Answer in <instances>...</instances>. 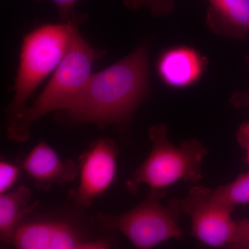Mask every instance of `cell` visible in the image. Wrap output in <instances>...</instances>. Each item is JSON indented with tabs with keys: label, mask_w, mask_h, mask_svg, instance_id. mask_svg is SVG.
<instances>
[{
	"label": "cell",
	"mask_w": 249,
	"mask_h": 249,
	"mask_svg": "<svg viewBox=\"0 0 249 249\" xmlns=\"http://www.w3.org/2000/svg\"><path fill=\"white\" fill-rule=\"evenodd\" d=\"M150 62L146 45L114 65L91 75L65 114L72 124H92L101 129L109 124L124 127L150 93Z\"/></svg>",
	"instance_id": "cell-1"
},
{
	"label": "cell",
	"mask_w": 249,
	"mask_h": 249,
	"mask_svg": "<svg viewBox=\"0 0 249 249\" xmlns=\"http://www.w3.org/2000/svg\"><path fill=\"white\" fill-rule=\"evenodd\" d=\"M98 53L80 36H73L68 50L53 72L43 91L31 107L9 122L7 136L15 142H26L34 121L54 111L67 110L91 78L93 62Z\"/></svg>",
	"instance_id": "cell-2"
},
{
	"label": "cell",
	"mask_w": 249,
	"mask_h": 249,
	"mask_svg": "<svg viewBox=\"0 0 249 249\" xmlns=\"http://www.w3.org/2000/svg\"><path fill=\"white\" fill-rule=\"evenodd\" d=\"M86 15L69 22L41 26L23 40L19 67L15 80L14 99L6 109L10 121L27 108L26 103L41 82L55 71L71 45Z\"/></svg>",
	"instance_id": "cell-3"
},
{
	"label": "cell",
	"mask_w": 249,
	"mask_h": 249,
	"mask_svg": "<svg viewBox=\"0 0 249 249\" xmlns=\"http://www.w3.org/2000/svg\"><path fill=\"white\" fill-rule=\"evenodd\" d=\"M148 136L152 148L147 158L134 170L126 182L129 193L136 194L142 186L164 190L180 181L196 183L202 178L201 163L208 149L196 139L174 145L168 138L165 124L150 127Z\"/></svg>",
	"instance_id": "cell-4"
},
{
	"label": "cell",
	"mask_w": 249,
	"mask_h": 249,
	"mask_svg": "<svg viewBox=\"0 0 249 249\" xmlns=\"http://www.w3.org/2000/svg\"><path fill=\"white\" fill-rule=\"evenodd\" d=\"M164 190L150 189L146 197L133 209L120 214L101 213L95 221L104 230L121 232L136 249H152L170 240L183 238L181 214L173 199L165 206Z\"/></svg>",
	"instance_id": "cell-5"
},
{
	"label": "cell",
	"mask_w": 249,
	"mask_h": 249,
	"mask_svg": "<svg viewBox=\"0 0 249 249\" xmlns=\"http://www.w3.org/2000/svg\"><path fill=\"white\" fill-rule=\"evenodd\" d=\"M181 215L191 221V235L203 245L215 249L228 248L233 235L235 208L217 200L213 190L195 186L185 197L173 199Z\"/></svg>",
	"instance_id": "cell-6"
},
{
	"label": "cell",
	"mask_w": 249,
	"mask_h": 249,
	"mask_svg": "<svg viewBox=\"0 0 249 249\" xmlns=\"http://www.w3.org/2000/svg\"><path fill=\"white\" fill-rule=\"evenodd\" d=\"M119 148L112 139L103 138L91 144L79 157V182L71 193L76 205L88 208L114 183L117 173Z\"/></svg>",
	"instance_id": "cell-7"
},
{
	"label": "cell",
	"mask_w": 249,
	"mask_h": 249,
	"mask_svg": "<svg viewBox=\"0 0 249 249\" xmlns=\"http://www.w3.org/2000/svg\"><path fill=\"white\" fill-rule=\"evenodd\" d=\"M85 240L78 224L58 217L23 219L14 239L16 249H77Z\"/></svg>",
	"instance_id": "cell-8"
},
{
	"label": "cell",
	"mask_w": 249,
	"mask_h": 249,
	"mask_svg": "<svg viewBox=\"0 0 249 249\" xmlns=\"http://www.w3.org/2000/svg\"><path fill=\"white\" fill-rule=\"evenodd\" d=\"M20 163L35 186L42 191H48L55 185L67 184L78 176V165L74 161L61 160L55 150L43 142L36 145Z\"/></svg>",
	"instance_id": "cell-9"
},
{
	"label": "cell",
	"mask_w": 249,
	"mask_h": 249,
	"mask_svg": "<svg viewBox=\"0 0 249 249\" xmlns=\"http://www.w3.org/2000/svg\"><path fill=\"white\" fill-rule=\"evenodd\" d=\"M207 63L206 58L196 49L178 46L160 54L157 71L167 86L173 89H185L201 79Z\"/></svg>",
	"instance_id": "cell-10"
},
{
	"label": "cell",
	"mask_w": 249,
	"mask_h": 249,
	"mask_svg": "<svg viewBox=\"0 0 249 249\" xmlns=\"http://www.w3.org/2000/svg\"><path fill=\"white\" fill-rule=\"evenodd\" d=\"M206 24L216 35L233 40L249 33V0H208Z\"/></svg>",
	"instance_id": "cell-11"
},
{
	"label": "cell",
	"mask_w": 249,
	"mask_h": 249,
	"mask_svg": "<svg viewBox=\"0 0 249 249\" xmlns=\"http://www.w3.org/2000/svg\"><path fill=\"white\" fill-rule=\"evenodd\" d=\"M31 191L20 186L0 195V249H12L16 232L36 204L29 206Z\"/></svg>",
	"instance_id": "cell-12"
},
{
	"label": "cell",
	"mask_w": 249,
	"mask_h": 249,
	"mask_svg": "<svg viewBox=\"0 0 249 249\" xmlns=\"http://www.w3.org/2000/svg\"><path fill=\"white\" fill-rule=\"evenodd\" d=\"M217 200L230 207L249 204V172L239 175L232 182L213 190Z\"/></svg>",
	"instance_id": "cell-13"
},
{
	"label": "cell",
	"mask_w": 249,
	"mask_h": 249,
	"mask_svg": "<svg viewBox=\"0 0 249 249\" xmlns=\"http://www.w3.org/2000/svg\"><path fill=\"white\" fill-rule=\"evenodd\" d=\"M124 3L129 10H147L155 17L169 16L175 8V0H124Z\"/></svg>",
	"instance_id": "cell-14"
},
{
	"label": "cell",
	"mask_w": 249,
	"mask_h": 249,
	"mask_svg": "<svg viewBox=\"0 0 249 249\" xmlns=\"http://www.w3.org/2000/svg\"><path fill=\"white\" fill-rule=\"evenodd\" d=\"M22 168L20 161L17 163L1 159L0 161V195L9 192L17 182Z\"/></svg>",
	"instance_id": "cell-15"
},
{
	"label": "cell",
	"mask_w": 249,
	"mask_h": 249,
	"mask_svg": "<svg viewBox=\"0 0 249 249\" xmlns=\"http://www.w3.org/2000/svg\"><path fill=\"white\" fill-rule=\"evenodd\" d=\"M229 249H249V219L235 220V230Z\"/></svg>",
	"instance_id": "cell-16"
},
{
	"label": "cell",
	"mask_w": 249,
	"mask_h": 249,
	"mask_svg": "<svg viewBox=\"0 0 249 249\" xmlns=\"http://www.w3.org/2000/svg\"><path fill=\"white\" fill-rule=\"evenodd\" d=\"M37 1L43 0H36ZM56 6L59 18L61 22H69L79 17L80 15L76 14L74 6L78 0H51Z\"/></svg>",
	"instance_id": "cell-17"
},
{
	"label": "cell",
	"mask_w": 249,
	"mask_h": 249,
	"mask_svg": "<svg viewBox=\"0 0 249 249\" xmlns=\"http://www.w3.org/2000/svg\"><path fill=\"white\" fill-rule=\"evenodd\" d=\"M114 237H101L94 240H86L77 249H120Z\"/></svg>",
	"instance_id": "cell-18"
},
{
	"label": "cell",
	"mask_w": 249,
	"mask_h": 249,
	"mask_svg": "<svg viewBox=\"0 0 249 249\" xmlns=\"http://www.w3.org/2000/svg\"><path fill=\"white\" fill-rule=\"evenodd\" d=\"M236 138L239 145L247 152V161L249 165V121L241 124L236 134Z\"/></svg>",
	"instance_id": "cell-19"
},
{
	"label": "cell",
	"mask_w": 249,
	"mask_h": 249,
	"mask_svg": "<svg viewBox=\"0 0 249 249\" xmlns=\"http://www.w3.org/2000/svg\"><path fill=\"white\" fill-rule=\"evenodd\" d=\"M230 104L232 107L240 108L248 107L249 108V90L245 92L235 91L232 93L230 98Z\"/></svg>",
	"instance_id": "cell-20"
}]
</instances>
